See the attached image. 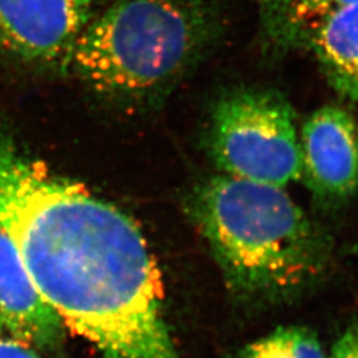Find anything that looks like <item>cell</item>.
Listing matches in <instances>:
<instances>
[{
	"label": "cell",
	"instance_id": "obj_1",
	"mask_svg": "<svg viewBox=\"0 0 358 358\" xmlns=\"http://www.w3.org/2000/svg\"><path fill=\"white\" fill-rule=\"evenodd\" d=\"M0 227L66 329L101 334L141 319L162 275L137 223L53 174L0 127Z\"/></svg>",
	"mask_w": 358,
	"mask_h": 358
},
{
	"label": "cell",
	"instance_id": "obj_2",
	"mask_svg": "<svg viewBox=\"0 0 358 358\" xmlns=\"http://www.w3.org/2000/svg\"><path fill=\"white\" fill-rule=\"evenodd\" d=\"M186 207L226 288L242 303L292 301L332 268V238L282 187L217 173L192 189Z\"/></svg>",
	"mask_w": 358,
	"mask_h": 358
},
{
	"label": "cell",
	"instance_id": "obj_3",
	"mask_svg": "<svg viewBox=\"0 0 358 358\" xmlns=\"http://www.w3.org/2000/svg\"><path fill=\"white\" fill-rule=\"evenodd\" d=\"M223 29L215 0H118L90 19L68 66L100 93L145 97L176 84Z\"/></svg>",
	"mask_w": 358,
	"mask_h": 358
},
{
	"label": "cell",
	"instance_id": "obj_4",
	"mask_svg": "<svg viewBox=\"0 0 358 358\" xmlns=\"http://www.w3.org/2000/svg\"><path fill=\"white\" fill-rule=\"evenodd\" d=\"M206 143L219 174L282 189L301 178L296 113L279 90L223 93L211 108Z\"/></svg>",
	"mask_w": 358,
	"mask_h": 358
},
{
	"label": "cell",
	"instance_id": "obj_5",
	"mask_svg": "<svg viewBox=\"0 0 358 358\" xmlns=\"http://www.w3.org/2000/svg\"><path fill=\"white\" fill-rule=\"evenodd\" d=\"M301 178L315 202L336 210L358 192V124L341 105L315 110L299 133Z\"/></svg>",
	"mask_w": 358,
	"mask_h": 358
},
{
	"label": "cell",
	"instance_id": "obj_6",
	"mask_svg": "<svg viewBox=\"0 0 358 358\" xmlns=\"http://www.w3.org/2000/svg\"><path fill=\"white\" fill-rule=\"evenodd\" d=\"M94 0H0V51L24 63L68 66Z\"/></svg>",
	"mask_w": 358,
	"mask_h": 358
},
{
	"label": "cell",
	"instance_id": "obj_7",
	"mask_svg": "<svg viewBox=\"0 0 358 358\" xmlns=\"http://www.w3.org/2000/svg\"><path fill=\"white\" fill-rule=\"evenodd\" d=\"M0 324L38 353L65 357V327L44 300L8 234L0 227Z\"/></svg>",
	"mask_w": 358,
	"mask_h": 358
},
{
	"label": "cell",
	"instance_id": "obj_8",
	"mask_svg": "<svg viewBox=\"0 0 358 358\" xmlns=\"http://www.w3.org/2000/svg\"><path fill=\"white\" fill-rule=\"evenodd\" d=\"M322 75L340 99L358 106V1L331 15L308 40Z\"/></svg>",
	"mask_w": 358,
	"mask_h": 358
},
{
	"label": "cell",
	"instance_id": "obj_9",
	"mask_svg": "<svg viewBox=\"0 0 358 358\" xmlns=\"http://www.w3.org/2000/svg\"><path fill=\"white\" fill-rule=\"evenodd\" d=\"M358 0H256L259 24L271 53L306 51L313 31Z\"/></svg>",
	"mask_w": 358,
	"mask_h": 358
},
{
	"label": "cell",
	"instance_id": "obj_10",
	"mask_svg": "<svg viewBox=\"0 0 358 358\" xmlns=\"http://www.w3.org/2000/svg\"><path fill=\"white\" fill-rule=\"evenodd\" d=\"M239 358H327L317 334L300 325L280 327L244 348Z\"/></svg>",
	"mask_w": 358,
	"mask_h": 358
},
{
	"label": "cell",
	"instance_id": "obj_11",
	"mask_svg": "<svg viewBox=\"0 0 358 358\" xmlns=\"http://www.w3.org/2000/svg\"><path fill=\"white\" fill-rule=\"evenodd\" d=\"M0 358H41V355L0 324Z\"/></svg>",
	"mask_w": 358,
	"mask_h": 358
},
{
	"label": "cell",
	"instance_id": "obj_12",
	"mask_svg": "<svg viewBox=\"0 0 358 358\" xmlns=\"http://www.w3.org/2000/svg\"><path fill=\"white\" fill-rule=\"evenodd\" d=\"M327 358H358V325L343 333Z\"/></svg>",
	"mask_w": 358,
	"mask_h": 358
}]
</instances>
